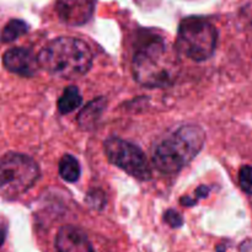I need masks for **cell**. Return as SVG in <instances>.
Returning a JSON list of instances; mask_svg holds the SVG:
<instances>
[{
  "label": "cell",
  "mask_w": 252,
  "mask_h": 252,
  "mask_svg": "<svg viewBox=\"0 0 252 252\" xmlns=\"http://www.w3.org/2000/svg\"><path fill=\"white\" fill-rule=\"evenodd\" d=\"M218 42L217 29L203 17H186L179 26L177 53L196 62H203L214 54Z\"/></svg>",
  "instance_id": "cell-4"
},
{
  "label": "cell",
  "mask_w": 252,
  "mask_h": 252,
  "mask_svg": "<svg viewBox=\"0 0 252 252\" xmlns=\"http://www.w3.org/2000/svg\"><path fill=\"white\" fill-rule=\"evenodd\" d=\"M103 152L111 164L122 169L134 179L147 181L152 177V169L147 157L137 145L113 137L105 140Z\"/></svg>",
  "instance_id": "cell-6"
},
{
  "label": "cell",
  "mask_w": 252,
  "mask_h": 252,
  "mask_svg": "<svg viewBox=\"0 0 252 252\" xmlns=\"http://www.w3.org/2000/svg\"><path fill=\"white\" fill-rule=\"evenodd\" d=\"M39 179V167L32 158L7 153L0 159V187L11 196L29 191Z\"/></svg>",
  "instance_id": "cell-5"
},
{
  "label": "cell",
  "mask_w": 252,
  "mask_h": 252,
  "mask_svg": "<svg viewBox=\"0 0 252 252\" xmlns=\"http://www.w3.org/2000/svg\"><path fill=\"white\" fill-rule=\"evenodd\" d=\"M93 58V52L86 42L74 37H58L41 49L38 63L52 75L74 80L90 70Z\"/></svg>",
  "instance_id": "cell-2"
},
{
  "label": "cell",
  "mask_w": 252,
  "mask_h": 252,
  "mask_svg": "<svg viewBox=\"0 0 252 252\" xmlns=\"http://www.w3.org/2000/svg\"><path fill=\"white\" fill-rule=\"evenodd\" d=\"M56 11L64 24L81 26L93 17L95 0H57Z\"/></svg>",
  "instance_id": "cell-7"
},
{
  "label": "cell",
  "mask_w": 252,
  "mask_h": 252,
  "mask_svg": "<svg viewBox=\"0 0 252 252\" xmlns=\"http://www.w3.org/2000/svg\"><path fill=\"white\" fill-rule=\"evenodd\" d=\"M4 239H5V233L2 230H0V245H1V244H2Z\"/></svg>",
  "instance_id": "cell-17"
},
{
  "label": "cell",
  "mask_w": 252,
  "mask_h": 252,
  "mask_svg": "<svg viewBox=\"0 0 252 252\" xmlns=\"http://www.w3.org/2000/svg\"><path fill=\"white\" fill-rule=\"evenodd\" d=\"M81 102H83V97H81L79 89L75 86H69L62 94L57 105H58L59 112L62 115H66V113L73 112L76 108L80 107Z\"/></svg>",
  "instance_id": "cell-11"
},
{
  "label": "cell",
  "mask_w": 252,
  "mask_h": 252,
  "mask_svg": "<svg viewBox=\"0 0 252 252\" xmlns=\"http://www.w3.org/2000/svg\"><path fill=\"white\" fill-rule=\"evenodd\" d=\"M58 252H94L93 244L83 229L74 225H64L56 236Z\"/></svg>",
  "instance_id": "cell-9"
},
{
  "label": "cell",
  "mask_w": 252,
  "mask_h": 252,
  "mask_svg": "<svg viewBox=\"0 0 252 252\" xmlns=\"http://www.w3.org/2000/svg\"><path fill=\"white\" fill-rule=\"evenodd\" d=\"M2 63L7 70L25 78H31L38 73V57L26 48L9 49L4 54Z\"/></svg>",
  "instance_id": "cell-8"
},
{
  "label": "cell",
  "mask_w": 252,
  "mask_h": 252,
  "mask_svg": "<svg viewBox=\"0 0 252 252\" xmlns=\"http://www.w3.org/2000/svg\"><path fill=\"white\" fill-rule=\"evenodd\" d=\"M180 54L160 37H149L135 51L132 73L135 81L145 88H166L180 74Z\"/></svg>",
  "instance_id": "cell-1"
},
{
  "label": "cell",
  "mask_w": 252,
  "mask_h": 252,
  "mask_svg": "<svg viewBox=\"0 0 252 252\" xmlns=\"http://www.w3.org/2000/svg\"><path fill=\"white\" fill-rule=\"evenodd\" d=\"M80 165L73 155H64L59 161V175L66 182H76L80 177Z\"/></svg>",
  "instance_id": "cell-12"
},
{
  "label": "cell",
  "mask_w": 252,
  "mask_h": 252,
  "mask_svg": "<svg viewBox=\"0 0 252 252\" xmlns=\"http://www.w3.org/2000/svg\"><path fill=\"white\" fill-rule=\"evenodd\" d=\"M100 199H103L105 201V196L103 193H101L100 191H95L93 193H89V201H90V204L93 207H96V208H101L103 206V202H100Z\"/></svg>",
  "instance_id": "cell-16"
},
{
  "label": "cell",
  "mask_w": 252,
  "mask_h": 252,
  "mask_svg": "<svg viewBox=\"0 0 252 252\" xmlns=\"http://www.w3.org/2000/svg\"><path fill=\"white\" fill-rule=\"evenodd\" d=\"M107 106V100L105 97H98L90 101L78 116V123L84 129H91L96 126L97 121L102 116L103 111Z\"/></svg>",
  "instance_id": "cell-10"
},
{
  "label": "cell",
  "mask_w": 252,
  "mask_h": 252,
  "mask_svg": "<svg viewBox=\"0 0 252 252\" xmlns=\"http://www.w3.org/2000/svg\"><path fill=\"white\" fill-rule=\"evenodd\" d=\"M239 184L244 192L252 194V166L245 165L239 171Z\"/></svg>",
  "instance_id": "cell-14"
},
{
  "label": "cell",
  "mask_w": 252,
  "mask_h": 252,
  "mask_svg": "<svg viewBox=\"0 0 252 252\" xmlns=\"http://www.w3.org/2000/svg\"><path fill=\"white\" fill-rule=\"evenodd\" d=\"M206 133L198 126L180 127L157 147L153 157L155 167L166 175L177 174L203 149Z\"/></svg>",
  "instance_id": "cell-3"
},
{
  "label": "cell",
  "mask_w": 252,
  "mask_h": 252,
  "mask_svg": "<svg viewBox=\"0 0 252 252\" xmlns=\"http://www.w3.org/2000/svg\"><path fill=\"white\" fill-rule=\"evenodd\" d=\"M27 31H29V26H27L26 22L22 21V20H11L2 30L0 39L4 43H9V42L17 39L19 37L24 36Z\"/></svg>",
  "instance_id": "cell-13"
},
{
  "label": "cell",
  "mask_w": 252,
  "mask_h": 252,
  "mask_svg": "<svg viewBox=\"0 0 252 252\" xmlns=\"http://www.w3.org/2000/svg\"><path fill=\"white\" fill-rule=\"evenodd\" d=\"M165 221H166L171 228H180V226L184 224L182 217L175 211H167L166 213H165Z\"/></svg>",
  "instance_id": "cell-15"
}]
</instances>
